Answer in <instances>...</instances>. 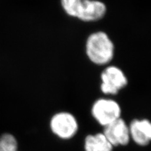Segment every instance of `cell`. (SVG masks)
<instances>
[{
  "instance_id": "4",
  "label": "cell",
  "mask_w": 151,
  "mask_h": 151,
  "mask_svg": "<svg viewBox=\"0 0 151 151\" xmlns=\"http://www.w3.org/2000/svg\"><path fill=\"white\" fill-rule=\"evenodd\" d=\"M100 88L106 95H116L128 84V79L123 70L115 65H108L101 74Z\"/></svg>"
},
{
  "instance_id": "6",
  "label": "cell",
  "mask_w": 151,
  "mask_h": 151,
  "mask_svg": "<svg viewBox=\"0 0 151 151\" xmlns=\"http://www.w3.org/2000/svg\"><path fill=\"white\" fill-rule=\"evenodd\" d=\"M130 139L141 147L151 142V122L148 119H135L129 125Z\"/></svg>"
},
{
  "instance_id": "9",
  "label": "cell",
  "mask_w": 151,
  "mask_h": 151,
  "mask_svg": "<svg viewBox=\"0 0 151 151\" xmlns=\"http://www.w3.org/2000/svg\"><path fill=\"white\" fill-rule=\"evenodd\" d=\"M81 0H61L63 7L69 15L76 17Z\"/></svg>"
},
{
  "instance_id": "2",
  "label": "cell",
  "mask_w": 151,
  "mask_h": 151,
  "mask_svg": "<svg viewBox=\"0 0 151 151\" xmlns=\"http://www.w3.org/2000/svg\"><path fill=\"white\" fill-rule=\"evenodd\" d=\"M91 115L99 124L105 127L121 118L122 108L115 100L100 98L92 105Z\"/></svg>"
},
{
  "instance_id": "1",
  "label": "cell",
  "mask_w": 151,
  "mask_h": 151,
  "mask_svg": "<svg viewBox=\"0 0 151 151\" xmlns=\"http://www.w3.org/2000/svg\"><path fill=\"white\" fill-rule=\"evenodd\" d=\"M86 51L88 58L93 64L105 65L113 58L114 45L105 33L98 32L88 37Z\"/></svg>"
},
{
  "instance_id": "3",
  "label": "cell",
  "mask_w": 151,
  "mask_h": 151,
  "mask_svg": "<svg viewBox=\"0 0 151 151\" xmlns=\"http://www.w3.org/2000/svg\"><path fill=\"white\" fill-rule=\"evenodd\" d=\"M52 132L60 139L70 140L77 134L79 124L76 118L68 111L57 113L50 120Z\"/></svg>"
},
{
  "instance_id": "8",
  "label": "cell",
  "mask_w": 151,
  "mask_h": 151,
  "mask_svg": "<svg viewBox=\"0 0 151 151\" xmlns=\"http://www.w3.org/2000/svg\"><path fill=\"white\" fill-rule=\"evenodd\" d=\"M113 148L103 133L88 135L84 139V151H113Z\"/></svg>"
},
{
  "instance_id": "5",
  "label": "cell",
  "mask_w": 151,
  "mask_h": 151,
  "mask_svg": "<svg viewBox=\"0 0 151 151\" xmlns=\"http://www.w3.org/2000/svg\"><path fill=\"white\" fill-rule=\"evenodd\" d=\"M102 133L113 147L126 146L131 140L129 127L122 117L104 127Z\"/></svg>"
},
{
  "instance_id": "7",
  "label": "cell",
  "mask_w": 151,
  "mask_h": 151,
  "mask_svg": "<svg viewBox=\"0 0 151 151\" xmlns=\"http://www.w3.org/2000/svg\"><path fill=\"white\" fill-rule=\"evenodd\" d=\"M106 12L105 4L94 0H81L76 18L85 22L96 21L101 18Z\"/></svg>"
},
{
  "instance_id": "10",
  "label": "cell",
  "mask_w": 151,
  "mask_h": 151,
  "mask_svg": "<svg viewBox=\"0 0 151 151\" xmlns=\"http://www.w3.org/2000/svg\"></svg>"
}]
</instances>
